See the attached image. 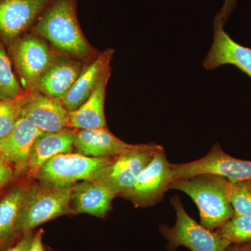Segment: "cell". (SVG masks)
I'll return each instance as SVG.
<instances>
[{"label":"cell","instance_id":"obj_1","mask_svg":"<svg viewBox=\"0 0 251 251\" xmlns=\"http://www.w3.org/2000/svg\"><path fill=\"white\" fill-rule=\"evenodd\" d=\"M229 180L219 175L203 174L174 179L171 189L188 195L200 211L201 224L210 231L218 229L234 216L227 197Z\"/></svg>","mask_w":251,"mask_h":251},{"label":"cell","instance_id":"obj_2","mask_svg":"<svg viewBox=\"0 0 251 251\" xmlns=\"http://www.w3.org/2000/svg\"><path fill=\"white\" fill-rule=\"evenodd\" d=\"M36 31L57 49L84 58L90 52L82 35L73 0H55L39 18Z\"/></svg>","mask_w":251,"mask_h":251},{"label":"cell","instance_id":"obj_3","mask_svg":"<svg viewBox=\"0 0 251 251\" xmlns=\"http://www.w3.org/2000/svg\"><path fill=\"white\" fill-rule=\"evenodd\" d=\"M72 186L41 183L27 189L18 223L24 234L50 220L71 212Z\"/></svg>","mask_w":251,"mask_h":251},{"label":"cell","instance_id":"obj_4","mask_svg":"<svg viewBox=\"0 0 251 251\" xmlns=\"http://www.w3.org/2000/svg\"><path fill=\"white\" fill-rule=\"evenodd\" d=\"M114 158H93L78 153H60L46 162L36 177L41 183L57 186L96 181L103 177Z\"/></svg>","mask_w":251,"mask_h":251},{"label":"cell","instance_id":"obj_5","mask_svg":"<svg viewBox=\"0 0 251 251\" xmlns=\"http://www.w3.org/2000/svg\"><path fill=\"white\" fill-rule=\"evenodd\" d=\"M171 204L176 212V223L173 227L166 224L160 227V232L168 240V251L184 247L191 251H226L231 245L216 231L206 229L188 215L178 196L172 198Z\"/></svg>","mask_w":251,"mask_h":251},{"label":"cell","instance_id":"obj_6","mask_svg":"<svg viewBox=\"0 0 251 251\" xmlns=\"http://www.w3.org/2000/svg\"><path fill=\"white\" fill-rule=\"evenodd\" d=\"M173 179L171 163L167 159L164 149L160 145L153 159L138 175L133 186L120 196L140 207L154 206L171 190Z\"/></svg>","mask_w":251,"mask_h":251},{"label":"cell","instance_id":"obj_7","mask_svg":"<svg viewBox=\"0 0 251 251\" xmlns=\"http://www.w3.org/2000/svg\"><path fill=\"white\" fill-rule=\"evenodd\" d=\"M171 168L174 179L210 174L224 176L231 182L251 181V161L229 156L223 151L219 143L214 145L203 158L188 163L171 164Z\"/></svg>","mask_w":251,"mask_h":251},{"label":"cell","instance_id":"obj_8","mask_svg":"<svg viewBox=\"0 0 251 251\" xmlns=\"http://www.w3.org/2000/svg\"><path fill=\"white\" fill-rule=\"evenodd\" d=\"M159 147L154 143L133 145L130 150L114 158L100 180L120 196L133 186L138 175L153 159Z\"/></svg>","mask_w":251,"mask_h":251},{"label":"cell","instance_id":"obj_9","mask_svg":"<svg viewBox=\"0 0 251 251\" xmlns=\"http://www.w3.org/2000/svg\"><path fill=\"white\" fill-rule=\"evenodd\" d=\"M12 53L23 84L30 92L35 91L38 81L57 56L45 43L32 36L16 41Z\"/></svg>","mask_w":251,"mask_h":251},{"label":"cell","instance_id":"obj_10","mask_svg":"<svg viewBox=\"0 0 251 251\" xmlns=\"http://www.w3.org/2000/svg\"><path fill=\"white\" fill-rule=\"evenodd\" d=\"M224 24L216 14L214 21V41L203 62V67L207 70H214L230 64L251 78V49L234 41L224 30Z\"/></svg>","mask_w":251,"mask_h":251},{"label":"cell","instance_id":"obj_11","mask_svg":"<svg viewBox=\"0 0 251 251\" xmlns=\"http://www.w3.org/2000/svg\"><path fill=\"white\" fill-rule=\"evenodd\" d=\"M21 116L30 120L44 133H58L69 129V112L60 100L30 92L23 105Z\"/></svg>","mask_w":251,"mask_h":251},{"label":"cell","instance_id":"obj_12","mask_svg":"<svg viewBox=\"0 0 251 251\" xmlns=\"http://www.w3.org/2000/svg\"><path fill=\"white\" fill-rule=\"evenodd\" d=\"M43 133L30 120L21 116L9 134L0 139V161L26 170L33 145Z\"/></svg>","mask_w":251,"mask_h":251},{"label":"cell","instance_id":"obj_13","mask_svg":"<svg viewBox=\"0 0 251 251\" xmlns=\"http://www.w3.org/2000/svg\"><path fill=\"white\" fill-rule=\"evenodd\" d=\"M52 0H2L0 1V33L12 40L32 23Z\"/></svg>","mask_w":251,"mask_h":251},{"label":"cell","instance_id":"obj_14","mask_svg":"<svg viewBox=\"0 0 251 251\" xmlns=\"http://www.w3.org/2000/svg\"><path fill=\"white\" fill-rule=\"evenodd\" d=\"M118 193L102 180L85 181L72 186V200L76 212L104 217Z\"/></svg>","mask_w":251,"mask_h":251},{"label":"cell","instance_id":"obj_15","mask_svg":"<svg viewBox=\"0 0 251 251\" xmlns=\"http://www.w3.org/2000/svg\"><path fill=\"white\" fill-rule=\"evenodd\" d=\"M111 70L110 64L104 69L95 89L82 105L69 112V128L79 130L100 129L106 126L104 115L105 90Z\"/></svg>","mask_w":251,"mask_h":251},{"label":"cell","instance_id":"obj_16","mask_svg":"<svg viewBox=\"0 0 251 251\" xmlns=\"http://www.w3.org/2000/svg\"><path fill=\"white\" fill-rule=\"evenodd\" d=\"M133 145L119 139L106 128L77 130L74 148L77 153L93 158H115Z\"/></svg>","mask_w":251,"mask_h":251},{"label":"cell","instance_id":"obj_17","mask_svg":"<svg viewBox=\"0 0 251 251\" xmlns=\"http://www.w3.org/2000/svg\"><path fill=\"white\" fill-rule=\"evenodd\" d=\"M81 74L80 64L66 57L56 56L49 69L38 81L34 92L60 100L70 90Z\"/></svg>","mask_w":251,"mask_h":251},{"label":"cell","instance_id":"obj_18","mask_svg":"<svg viewBox=\"0 0 251 251\" xmlns=\"http://www.w3.org/2000/svg\"><path fill=\"white\" fill-rule=\"evenodd\" d=\"M77 130L67 129L58 133H43L33 145L26 165V170L31 176H36L41 167L60 153H71Z\"/></svg>","mask_w":251,"mask_h":251},{"label":"cell","instance_id":"obj_19","mask_svg":"<svg viewBox=\"0 0 251 251\" xmlns=\"http://www.w3.org/2000/svg\"><path fill=\"white\" fill-rule=\"evenodd\" d=\"M112 50H108L100 54L95 61L81 72L70 90L61 98V103L72 112L80 108L90 97L95 89L100 75L111 61Z\"/></svg>","mask_w":251,"mask_h":251},{"label":"cell","instance_id":"obj_20","mask_svg":"<svg viewBox=\"0 0 251 251\" xmlns=\"http://www.w3.org/2000/svg\"><path fill=\"white\" fill-rule=\"evenodd\" d=\"M27 188L18 186L0 201V246L18 230V223Z\"/></svg>","mask_w":251,"mask_h":251},{"label":"cell","instance_id":"obj_21","mask_svg":"<svg viewBox=\"0 0 251 251\" xmlns=\"http://www.w3.org/2000/svg\"><path fill=\"white\" fill-rule=\"evenodd\" d=\"M27 92L23 90L16 80L9 57L4 46L0 44V99L12 100L23 97Z\"/></svg>","mask_w":251,"mask_h":251},{"label":"cell","instance_id":"obj_22","mask_svg":"<svg viewBox=\"0 0 251 251\" xmlns=\"http://www.w3.org/2000/svg\"><path fill=\"white\" fill-rule=\"evenodd\" d=\"M216 232L231 244L251 242V216H234Z\"/></svg>","mask_w":251,"mask_h":251},{"label":"cell","instance_id":"obj_23","mask_svg":"<svg viewBox=\"0 0 251 251\" xmlns=\"http://www.w3.org/2000/svg\"><path fill=\"white\" fill-rule=\"evenodd\" d=\"M227 197L234 216H251V181H229Z\"/></svg>","mask_w":251,"mask_h":251},{"label":"cell","instance_id":"obj_24","mask_svg":"<svg viewBox=\"0 0 251 251\" xmlns=\"http://www.w3.org/2000/svg\"><path fill=\"white\" fill-rule=\"evenodd\" d=\"M30 92L20 98L12 100L0 99V139L9 134L21 116L23 105Z\"/></svg>","mask_w":251,"mask_h":251},{"label":"cell","instance_id":"obj_25","mask_svg":"<svg viewBox=\"0 0 251 251\" xmlns=\"http://www.w3.org/2000/svg\"><path fill=\"white\" fill-rule=\"evenodd\" d=\"M12 165L6 162L0 161V188L9 183L14 176Z\"/></svg>","mask_w":251,"mask_h":251},{"label":"cell","instance_id":"obj_26","mask_svg":"<svg viewBox=\"0 0 251 251\" xmlns=\"http://www.w3.org/2000/svg\"><path fill=\"white\" fill-rule=\"evenodd\" d=\"M236 2H237V0H225L222 9L220 10L219 12L217 14L224 23L227 21L229 14H231L232 10L234 9Z\"/></svg>","mask_w":251,"mask_h":251},{"label":"cell","instance_id":"obj_27","mask_svg":"<svg viewBox=\"0 0 251 251\" xmlns=\"http://www.w3.org/2000/svg\"><path fill=\"white\" fill-rule=\"evenodd\" d=\"M32 238L33 237L31 235V234L28 232L22 240L18 242L14 247L11 248V249H8L6 251H27L31 240H32Z\"/></svg>","mask_w":251,"mask_h":251},{"label":"cell","instance_id":"obj_28","mask_svg":"<svg viewBox=\"0 0 251 251\" xmlns=\"http://www.w3.org/2000/svg\"><path fill=\"white\" fill-rule=\"evenodd\" d=\"M43 231L39 230L34 237H33L30 245L27 251H44L42 244Z\"/></svg>","mask_w":251,"mask_h":251},{"label":"cell","instance_id":"obj_29","mask_svg":"<svg viewBox=\"0 0 251 251\" xmlns=\"http://www.w3.org/2000/svg\"><path fill=\"white\" fill-rule=\"evenodd\" d=\"M230 251H251V246H245V247L237 248V249H233V250Z\"/></svg>","mask_w":251,"mask_h":251}]
</instances>
